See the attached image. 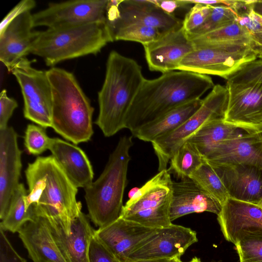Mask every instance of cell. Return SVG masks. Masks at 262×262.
I'll use <instances>...</instances> for the list:
<instances>
[{
    "instance_id": "obj_1",
    "label": "cell",
    "mask_w": 262,
    "mask_h": 262,
    "mask_svg": "<svg viewBox=\"0 0 262 262\" xmlns=\"http://www.w3.org/2000/svg\"><path fill=\"white\" fill-rule=\"evenodd\" d=\"M214 86L209 76L183 71L145 79L128 111L125 128L132 133L182 105L200 99Z\"/></svg>"
},
{
    "instance_id": "obj_2",
    "label": "cell",
    "mask_w": 262,
    "mask_h": 262,
    "mask_svg": "<svg viewBox=\"0 0 262 262\" xmlns=\"http://www.w3.org/2000/svg\"><path fill=\"white\" fill-rule=\"evenodd\" d=\"M25 176L29 189L25 198L26 210L33 205L37 216L58 222L69 235L82 211L76 200L78 188L52 155L38 157L28 164Z\"/></svg>"
},
{
    "instance_id": "obj_3",
    "label": "cell",
    "mask_w": 262,
    "mask_h": 262,
    "mask_svg": "<svg viewBox=\"0 0 262 262\" xmlns=\"http://www.w3.org/2000/svg\"><path fill=\"white\" fill-rule=\"evenodd\" d=\"M145 79L136 60L114 50L110 53L98 93L99 114L95 122L105 137L125 128L127 114Z\"/></svg>"
},
{
    "instance_id": "obj_4",
    "label": "cell",
    "mask_w": 262,
    "mask_h": 262,
    "mask_svg": "<svg viewBox=\"0 0 262 262\" xmlns=\"http://www.w3.org/2000/svg\"><path fill=\"white\" fill-rule=\"evenodd\" d=\"M47 72L52 92L51 127L75 145L89 141L94 134V109L76 77L59 68Z\"/></svg>"
},
{
    "instance_id": "obj_5",
    "label": "cell",
    "mask_w": 262,
    "mask_h": 262,
    "mask_svg": "<svg viewBox=\"0 0 262 262\" xmlns=\"http://www.w3.org/2000/svg\"><path fill=\"white\" fill-rule=\"evenodd\" d=\"M133 145L132 136L121 137L100 176L84 188L89 217L99 228L121 216Z\"/></svg>"
},
{
    "instance_id": "obj_6",
    "label": "cell",
    "mask_w": 262,
    "mask_h": 262,
    "mask_svg": "<svg viewBox=\"0 0 262 262\" xmlns=\"http://www.w3.org/2000/svg\"><path fill=\"white\" fill-rule=\"evenodd\" d=\"M113 39L104 22H95L36 31L29 54L42 58L47 66L96 54Z\"/></svg>"
},
{
    "instance_id": "obj_7",
    "label": "cell",
    "mask_w": 262,
    "mask_h": 262,
    "mask_svg": "<svg viewBox=\"0 0 262 262\" xmlns=\"http://www.w3.org/2000/svg\"><path fill=\"white\" fill-rule=\"evenodd\" d=\"M257 59L245 42L205 44L194 47L178 70L227 78L242 66Z\"/></svg>"
},
{
    "instance_id": "obj_8",
    "label": "cell",
    "mask_w": 262,
    "mask_h": 262,
    "mask_svg": "<svg viewBox=\"0 0 262 262\" xmlns=\"http://www.w3.org/2000/svg\"><path fill=\"white\" fill-rule=\"evenodd\" d=\"M228 101L227 88L214 85L203 99L200 107L174 130L151 142L159 162L158 171L167 169L168 163L178 149L192 136L205 123L224 118Z\"/></svg>"
},
{
    "instance_id": "obj_9",
    "label": "cell",
    "mask_w": 262,
    "mask_h": 262,
    "mask_svg": "<svg viewBox=\"0 0 262 262\" xmlns=\"http://www.w3.org/2000/svg\"><path fill=\"white\" fill-rule=\"evenodd\" d=\"M31 63L23 58L10 71L21 89L24 116L43 128L51 127L53 98L47 72L33 68Z\"/></svg>"
},
{
    "instance_id": "obj_10",
    "label": "cell",
    "mask_w": 262,
    "mask_h": 262,
    "mask_svg": "<svg viewBox=\"0 0 262 262\" xmlns=\"http://www.w3.org/2000/svg\"><path fill=\"white\" fill-rule=\"evenodd\" d=\"M182 23L153 0H108L104 21L110 35L114 30L128 24H140L167 33L181 27Z\"/></svg>"
},
{
    "instance_id": "obj_11",
    "label": "cell",
    "mask_w": 262,
    "mask_h": 262,
    "mask_svg": "<svg viewBox=\"0 0 262 262\" xmlns=\"http://www.w3.org/2000/svg\"><path fill=\"white\" fill-rule=\"evenodd\" d=\"M108 0H74L51 3L32 14L34 27L55 29L105 21Z\"/></svg>"
},
{
    "instance_id": "obj_12",
    "label": "cell",
    "mask_w": 262,
    "mask_h": 262,
    "mask_svg": "<svg viewBox=\"0 0 262 262\" xmlns=\"http://www.w3.org/2000/svg\"><path fill=\"white\" fill-rule=\"evenodd\" d=\"M228 101L223 120L249 134H262V83L227 82Z\"/></svg>"
},
{
    "instance_id": "obj_13",
    "label": "cell",
    "mask_w": 262,
    "mask_h": 262,
    "mask_svg": "<svg viewBox=\"0 0 262 262\" xmlns=\"http://www.w3.org/2000/svg\"><path fill=\"white\" fill-rule=\"evenodd\" d=\"M197 242L195 231L172 223L167 227L157 229L156 233L130 253L127 262L180 258L186 250Z\"/></svg>"
},
{
    "instance_id": "obj_14",
    "label": "cell",
    "mask_w": 262,
    "mask_h": 262,
    "mask_svg": "<svg viewBox=\"0 0 262 262\" xmlns=\"http://www.w3.org/2000/svg\"><path fill=\"white\" fill-rule=\"evenodd\" d=\"M143 46L149 69L162 74L177 70L181 61L194 50L182 26Z\"/></svg>"
},
{
    "instance_id": "obj_15",
    "label": "cell",
    "mask_w": 262,
    "mask_h": 262,
    "mask_svg": "<svg viewBox=\"0 0 262 262\" xmlns=\"http://www.w3.org/2000/svg\"><path fill=\"white\" fill-rule=\"evenodd\" d=\"M203 158L213 166L248 165L262 170V134H247L219 142Z\"/></svg>"
},
{
    "instance_id": "obj_16",
    "label": "cell",
    "mask_w": 262,
    "mask_h": 262,
    "mask_svg": "<svg viewBox=\"0 0 262 262\" xmlns=\"http://www.w3.org/2000/svg\"><path fill=\"white\" fill-rule=\"evenodd\" d=\"M18 135L12 126L0 130V219L6 216L12 196L20 183L21 153Z\"/></svg>"
},
{
    "instance_id": "obj_17",
    "label": "cell",
    "mask_w": 262,
    "mask_h": 262,
    "mask_svg": "<svg viewBox=\"0 0 262 262\" xmlns=\"http://www.w3.org/2000/svg\"><path fill=\"white\" fill-rule=\"evenodd\" d=\"M157 230L120 217L95 234L118 259L127 262L130 253Z\"/></svg>"
},
{
    "instance_id": "obj_18",
    "label": "cell",
    "mask_w": 262,
    "mask_h": 262,
    "mask_svg": "<svg viewBox=\"0 0 262 262\" xmlns=\"http://www.w3.org/2000/svg\"><path fill=\"white\" fill-rule=\"evenodd\" d=\"M171 187L169 216L171 222L192 213L209 212L217 215L221 211L222 204L190 178L172 181Z\"/></svg>"
},
{
    "instance_id": "obj_19",
    "label": "cell",
    "mask_w": 262,
    "mask_h": 262,
    "mask_svg": "<svg viewBox=\"0 0 262 262\" xmlns=\"http://www.w3.org/2000/svg\"><path fill=\"white\" fill-rule=\"evenodd\" d=\"M217 221L225 238L234 244L243 232L262 233V207L229 198L217 215Z\"/></svg>"
},
{
    "instance_id": "obj_20",
    "label": "cell",
    "mask_w": 262,
    "mask_h": 262,
    "mask_svg": "<svg viewBox=\"0 0 262 262\" xmlns=\"http://www.w3.org/2000/svg\"><path fill=\"white\" fill-rule=\"evenodd\" d=\"M213 166L226 187L229 198L257 205L262 202L261 169L248 165Z\"/></svg>"
},
{
    "instance_id": "obj_21",
    "label": "cell",
    "mask_w": 262,
    "mask_h": 262,
    "mask_svg": "<svg viewBox=\"0 0 262 262\" xmlns=\"http://www.w3.org/2000/svg\"><path fill=\"white\" fill-rule=\"evenodd\" d=\"M33 28L32 14L28 11L13 19L0 33V60L8 71L29 54L36 33Z\"/></svg>"
},
{
    "instance_id": "obj_22",
    "label": "cell",
    "mask_w": 262,
    "mask_h": 262,
    "mask_svg": "<svg viewBox=\"0 0 262 262\" xmlns=\"http://www.w3.org/2000/svg\"><path fill=\"white\" fill-rule=\"evenodd\" d=\"M53 236L67 262H89L88 253L95 230L82 211L74 220L67 235L57 222L45 217Z\"/></svg>"
},
{
    "instance_id": "obj_23",
    "label": "cell",
    "mask_w": 262,
    "mask_h": 262,
    "mask_svg": "<svg viewBox=\"0 0 262 262\" xmlns=\"http://www.w3.org/2000/svg\"><path fill=\"white\" fill-rule=\"evenodd\" d=\"M18 233L33 262H67L45 217L37 216L33 221L27 222Z\"/></svg>"
},
{
    "instance_id": "obj_24",
    "label": "cell",
    "mask_w": 262,
    "mask_h": 262,
    "mask_svg": "<svg viewBox=\"0 0 262 262\" xmlns=\"http://www.w3.org/2000/svg\"><path fill=\"white\" fill-rule=\"evenodd\" d=\"M49 150L77 188H85L93 182L91 163L84 151L76 145L53 138Z\"/></svg>"
},
{
    "instance_id": "obj_25",
    "label": "cell",
    "mask_w": 262,
    "mask_h": 262,
    "mask_svg": "<svg viewBox=\"0 0 262 262\" xmlns=\"http://www.w3.org/2000/svg\"><path fill=\"white\" fill-rule=\"evenodd\" d=\"M170 173L167 169L158 171L140 188H138L123 206L121 216L159 206L170 199Z\"/></svg>"
},
{
    "instance_id": "obj_26",
    "label": "cell",
    "mask_w": 262,
    "mask_h": 262,
    "mask_svg": "<svg viewBox=\"0 0 262 262\" xmlns=\"http://www.w3.org/2000/svg\"><path fill=\"white\" fill-rule=\"evenodd\" d=\"M202 101L203 99H198L182 105L132 134L141 140L152 142L181 126L200 107Z\"/></svg>"
},
{
    "instance_id": "obj_27",
    "label": "cell",
    "mask_w": 262,
    "mask_h": 262,
    "mask_svg": "<svg viewBox=\"0 0 262 262\" xmlns=\"http://www.w3.org/2000/svg\"><path fill=\"white\" fill-rule=\"evenodd\" d=\"M247 134L249 133L223 118H217L205 123L187 141L195 145L204 157L218 143Z\"/></svg>"
},
{
    "instance_id": "obj_28",
    "label": "cell",
    "mask_w": 262,
    "mask_h": 262,
    "mask_svg": "<svg viewBox=\"0 0 262 262\" xmlns=\"http://www.w3.org/2000/svg\"><path fill=\"white\" fill-rule=\"evenodd\" d=\"M27 194L24 185L19 183L12 196L8 212L0 223V229L4 231L18 232L26 223L37 217L33 205L26 210L25 198Z\"/></svg>"
},
{
    "instance_id": "obj_29",
    "label": "cell",
    "mask_w": 262,
    "mask_h": 262,
    "mask_svg": "<svg viewBox=\"0 0 262 262\" xmlns=\"http://www.w3.org/2000/svg\"><path fill=\"white\" fill-rule=\"evenodd\" d=\"M168 171L181 180L189 177L202 164L204 158L195 145L187 141L174 152Z\"/></svg>"
},
{
    "instance_id": "obj_30",
    "label": "cell",
    "mask_w": 262,
    "mask_h": 262,
    "mask_svg": "<svg viewBox=\"0 0 262 262\" xmlns=\"http://www.w3.org/2000/svg\"><path fill=\"white\" fill-rule=\"evenodd\" d=\"M223 206L229 198L227 190L214 167L204 160L189 177Z\"/></svg>"
},
{
    "instance_id": "obj_31",
    "label": "cell",
    "mask_w": 262,
    "mask_h": 262,
    "mask_svg": "<svg viewBox=\"0 0 262 262\" xmlns=\"http://www.w3.org/2000/svg\"><path fill=\"white\" fill-rule=\"evenodd\" d=\"M235 21L246 33L249 48L257 59H262V16L253 11L251 0L248 7L237 14Z\"/></svg>"
},
{
    "instance_id": "obj_32",
    "label": "cell",
    "mask_w": 262,
    "mask_h": 262,
    "mask_svg": "<svg viewBox=\"0 0 262 262\" xmlns=\"http://www.w3.org/2000/svg\"><path fill=\"white\" fill-rule=\"evenodd\" d=\"M190 40L194 48L205 44L228 42H245L249 45L246 33L235 20L228 25Z\"/></svg>"
},
{
    "instance_id": "obj_33",
    "label": "cell",
    "mask_w": 262,
    "mask_h": 262,
    "mask_svg": "<svg viewBox=\"0 0 262 262\" xmlns=\"http://www.w3.org/2000/svg\"><path fill=\"white\" fill-rule=\"evenodd\" d=\"M165 33L153 27L140 24H131L114 30L111 35L113 41L127 40L144 45L155 41Z\"/></svg>"
},
{
    "instance_id": "obj_34",
    "label": "cell",
    "mask_w": 262,
    "mask_h": 262,
    "mask_svg": "<svg viewBox=\"0 0 262 262\" xmlns=\"http://www.w3.org/2000/svg\"><path fill=\"white\" fill-rule=\"evenodd\" d=\"M236 17V13L231 8L212 6L211 11L205 22L195 30L186 33L188 38L191 39L233 23Z\"/></svg>"
},
{
    "instance_id": "obj_35",
    "label": "cell",
    "mask_w": 262,
    "mask_h": 262,
    "mask_svg": "<svg viewBox=\"0 0 262 262\" xmlns=\"http://www.w3.org/2000/svg\"><path fill=\"white\" fill-rule=\"evenodd\" d=\"M234 245L239 262H262V233L243 232Z\"/></svg>"
},
{
    "instance_id": "obj_36",
    "label": "cell",
    "mask_w": 262,
    "mask_h": 262,
    "mask_svg": "<svg viewBox=\"0 0 262 262\" xmlns=\"http://www.w3.org/2000/svg\"><path fill=\"white\" fill-rule=\"evenodd\" d=\"M51 139L45 128L29 124L25 132L24 145L29 154L38 156L49 149Z\"/></svg>"
},
{
    "instance_id": "obj_37",
    "label": "cell",
    "mask_w": 262,
    "mask_h": 262,
    "mask_svg": "<svg viewBox=\"0 0 262 262\" xmlns=\"http://www.w3.org/2000/svg\"><path fill=\"white\" fill-rule=\"evenodd\" d=\"M227 80L231 83H262V59H256L245 64Z\"/></svg>"
},
{
    "instance_id": "obj_38",
    "label": "cell",
    "mask_w": 262,
    "mask_h": 262,
    "mask_svg": "<svg viewBox=\"0 0 262 262\" xmlns=\"http://www.w3.org/2000/svg\"><path fill=\"white\" fill-rule=\"evenodd\" d=\"M211 9L212 6L194 4L182 23L185 32L189 33L200 27L209 16Z\"/></svg>"
},
{
    "instance_id": "obj_39",
    "label": "cell",
    "mask_w": 262,
    "mask_h": 262,
    "mask_svg": "<svg viewBox=\"0 0 262 262\" xmlns=\"http://www.w3.org/2000/svg\"><path fill=\"white\" fill-rule=\"evenodd\" d=\"M88 261L89 262H121L98 239L95 232L90 244Z\"/></svg>"
},
{
    "instance_id": "obj_40",
    "label": "cell",
    "mask_w": 262,
    "mask_h": 262,
    "mask_svg": "<svg viewBox=\"0 0 262 262\" xmlns=\"http://www.w3.org/2000/svg\"><path fill=\"white\" fill-rule=\"evenodd\" d=\"M18 103L13 98L7 95L5 89L0 93V130L8 127V123Z\"/></svg>"
},
{
    "instance_id": "obj_41",
    "label": "cell",
    "mask_w": 262,
    "mask_h": 262,
    "mask_svg": "<svg viewBox=\"0 0 262 262\" xmlns=\"http://www.w3.org/2000/svg\"><path fill=\"white\" fill-rule=\"evenodd\" d=\"M0 262H27L14 249L2 229H0Z\"/></svg>"
},
{
    "instance_id": "obj_42",
    "label": "cell",
    "mask_w": 262,
    "mask_h": 262,
    "mask_svg": "<svg viewBox=\"0 0 262 262\" xmlns=\"http://www.w3.org/2000/svg\"><path fill=\"white\" fill-rule=\"evenodd\" d=\"M36 5V2L34 0H22L19 2L2 20L0 24V33L13 19L26 12L30 11Z\"/></svg>"
},
{
    "instance_id": "obj_43",
    "label": "cell",
    "mask_w": 262,
    "mask_h": 262,
    "mask_svg": "<svg viewBox=\"0 0 262 262\" xmlns=\"http://www.w3.org/2000/svg\"><path fill=\"white\" fill-rule=\"evenodd\" d=\"M154 3L163 11L170 14H173V12L179 8L190 5L188 1L186 0H153Z\"/></svg>"
},
{
    "instance_id": "obj_44",
    "label": "cell",
    "mask_w": 262,
    "mask_h": 262,
    "mask_svg": "<svg viewBox=\"0 0 262 262\" xmlns=\"http://www.w3.org/2000/svg\"><path fill=\"white\" fill-rule=\"evenodd\" d=\"M251 6L255 13L262 16V0H251Z\"/></svg>"
},
{
    "instance_id": "obj_45",
    "label": "cell",
    "mask_w": 262,
    "mask_h": 262,
    "mask_svg": "<svg viewBox=\"0 0 262 262\" xmlns=\"http://www.w3.org/2000/svg\"><path fill=\"white\" fill-rule=\"evenodd\" d=\"M170 260L163 259H149V260H139L131 261L129 262H169Z\"/></svg>"
},
{
    "instance_id": "obj_46",
    "label": "cell",
    "mask_w": 262,
    "mask_h": 262,
    "mask_svg": "<svg viewBox=\"0 0 262 262\" xmlns=\"http://www.w3.org/2000/svg\"><path fill=\"white\" fill-rule=\"evenodd\" d=\"M188 262H202V261H201V259L195 256V257H193L192 258V259L190 261H188Z\"/></svg>"
},
{
    "instance_id": "obj_47",
    "label": "cell",
    "mask_w": 262,
    "mask_h": 262,
    "mask_svg": "<svg viewBox=\"0 0 262 262\" xmlns=\"http://www.w3.org/2000/svg\"><path fill=\"white\" fill-rule=\"evenodd\" d=\"M169 262H182V261L180 258H176L170 260Z\"/></svg>"
}]
</instances>
